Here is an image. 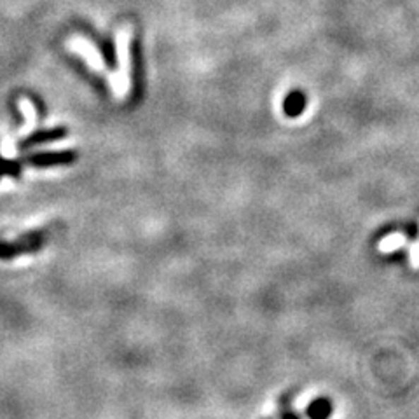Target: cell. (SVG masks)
<instances>
[{"mask_svg": "<svg viewBox=\"0 0 419 419\" xmlns=\"http://www.w3.org/2000/svg\"><path fill=\"white\" fill-rule=\"evenodd\" d=\"M46 244V232L30 231L20 236V240L7 243L0 241V261H11L25 254H35Z\"/></svg>", "mask_w": 419, "mask_h": 419, "instance_id": "6da1fadb", "label": "cell"}, {"mask_svg": "<svg viewBox=\"0 0 419 419\" xmlns=\"http://www.w3.org/2000/svg\"><path fill=\"white\" fill-rule=\"evenodd\" d=\"M79 154L76 151H57V152H35L27 155L25 161L33 168H49V166H65L77 161Z\"/></svg>", "mask_w": 419, "mask_h": 419, "instance_id": "7a4b0ae2", "label": "cell"}, {"mask_svg": "<svg viewBox=\"0 0 419 419\" xmlns=\"http://www.w3.org/2000/svg\"><path fill=\"white\" fill-rule=\"evenodd\" d=\"M66 135H69V129H66L65 126H57V128H51V129H39V131L32 133V135H28L27 138L21 140V142L18 143V149L28 151L32 149V147L44 146V143L58 142V140L65 138Z\"/></svg>", "mask_w": 419, "mask_h": 419, "instance_id": "3957f363", "label": "cell"}, {"mask_svg": "<svg viewBox=\"0 0 419 419\" xmlns=\"http://www.w3.org/2000/svg\"><path fill=\"white\" fill-rule=\"evenodd\" d=\"M330 413H332V406L325 399L314 400L309 406V409H307V414H309L311 419H327Z\"/></svg>", "mask_w": 419, "mask_h": 419, "instance_id": "277c9868", "label": "cell"}, {"mask_svg": "<svg viewBox=\"0 0 419 419\" xmlns=\"http://www.w3.org/2000/svg\"><path fill=\"white\" fill-rule=\"evenodd\" d=\"M21 170H23V163L18 161V159L0 158V177L7 175L13 177V179H18L21 175Z\"/></svg>", "mask_w": 419, "mask_h": 419, "instance_id": "5b68a950", "label": "cell"}, {"mask_svg": "<svg viewBox=\"0 0 419 419\" xmlns=\"http://www.w3.org/2000/svg\"><path fill=\"white\" fill-rule=\"evenodd\" d=\"M402 244H406V238H403L402 235H393V236H388V238H384L381 241L379 248L383 252H391L395 250V248L402 247Z\"/></svg>", "mask_w": 419, "mask_h": 419, "instance_id": "8992f818", "label": "cell"}, {"mask_svg": "<svg viewBox=\"0 0 419 419\" xmlns=\"http://www.w3.org/2000/svg\"><path fill=\"white\" fill-rule=\"evenodd\" d=\"M102 51H103V58H105L107 65L116 66V47H114V42H110V40H103Z\"/></svg>", "mask_w": 419, "mask_h": 419, "instance_id": "52a82bcc", "label": "cell"}, {"mask_svg": "<svg viewBox=\"0 0 419 419\" xmlns=\"http://www.w3.org/2000/svg\"><path fill=\"white\" fill-rule=\"evenodd\" d=\"M302 98H300L299 95H295V96H290V100H288V105H287V109H288V112H290V109L292 107H294V112H299L300 110V107H302ZM292 112V114H294Z\"/></svg>", "mask_w": 419, "mask_h": 419, "instance_id": "ba28073f", "label": "cell"}, {"mask_svg": "<svg viewBox=\"0 0 419 419\" xmlns=\"http://www.w3.org/2000/svg\"><path fill=\"white\" fill-rule=\"evenodd\" d=\"M411 261H413L414 268H419V241L413 247V254H411Z\"/></svg>", "mask_w": 419, "mask_h": 419, "instance_id": "9c48e42d", "label": "cell"}]
</instances>
